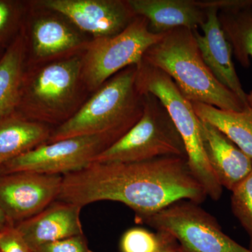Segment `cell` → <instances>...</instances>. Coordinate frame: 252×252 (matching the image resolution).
<instances>
[{
	"label": "cell",
	"mask_w": 252,
	"mask_h": 252,
	"mask_svg": "<svg viewBox=\"0 0 252 252\" xmlns=\"http://www.w3.org/2000/svg\"><path fill=\"white\" fill-rule=\"evenodd\" d=\"M32 252H93L84 235H77L40 245Z\"/></svg>",
	"instance_id": "24"
},
{
	"label": "cell",
	"mask_w": 252,
	"mask_h": 252,
	"mask_svg": "<svg viewBox=\"0 0 252 252\" xmlns=\"http://www.w3.org/2000/svg\"><path fill=\"white\" fill-rule=\"evenodd\" d=\"M9 220H8L7 217H6L4 212L0 207V233L4 231L5 230L9 228V227L13 226Z\"/></svg>",
	"instance_id": "27"
},
{
	"label": "cell",
	"mask_w": 252,
	"mask_h": 252,
	"mask_svg": "<svg viewBox=\"0 0 252 252\" xmlns=\"http://www.w3.org/2000/svg\"><path fill=\"white\" fill-rule=\"evenodd\" d=\"M163 241L158 252H186L172 235L164 232Z\"/></svg>",
	"instance_id": "26"
},
{
	"label": "cell",
	"mask_w": 252,
	"mask_h": 252,
	"mask_svg": "<svg viewBox=\"0 0 252 252\" xmlns=\"http://www.w3.org/2000/svg\"><path fill=\"white\" fill-rule=\"evenodd\" d=\"M63 176L22 171L0 175V207L12 225L57 200Z\"/></svg>",
	"instance_id": "11"
},
{
	"label": "cell",
	"mask_w": 252,
	"mask_h": 252,
	"mask_svg": "<svg viewBox=\"0 0 252 252\" xmlns=\"http://www.w3.org/2000/svg\"><path fill=\"white\" fill-rule=\"evenodd\" d=\"M52 131L16 111L0 118V166L48 142Z\"/></svg>",
	"instance_id": "17"
},
{
	"label": "cell",
	"mask_w": 252,
	"mask_h": 252,
	"mask_svg": "<svg viewBox=\"0 0 252 252\" xmlns=\"http://www.w3.org/2000/svg\"><path fill=\"white\" fill-rule=\"evenodd\" d=\"M165 157L187 158L185 145L160 99L145 94L143 114L139 122L94 162H135Z\"/></svg>",
	"instance_id": "6"
},
{
	"label": "cell",
	"mask_w": 252,
	"mask_h": 252,
	"mask_svg": "<svg viewBox=\"0 0 252 252\" xmlns=\"http://www.w3.org/2000/svg\"><path fill=\"white\" fill-rule=\"evenodd\" d=\"M29 4L63 16L94 39L115 35L137 16L127 0H40Z\"/></svg>",
	"instance_id": "10"
},
{
	"label": "cell",
	"mask_w": 252,
	"mask_h": 252,
	"mask_svg": "<svg viewBox=\"0 0 252 252\" xmlns=\"http://www.w3.org/2000/svg\"><path fill=\"white\" fill-rule=\"evenodd\" d=\"M199 124L212 171L221 187L232 191L252 171V158L215 126L200 119Z\"/></svg>",
	"instance_id": "15"
},
{
	"label": "cell",
	"mask_w": 252,
	"mask_h": 252,
	"mask_svg": "<svg viewBox=\"0 0 252 252\" xmlns=\"http://www.w3.org/2000/svg\"><path fill=\"white\" fill-rule=\"evenodd\" d=\"M82 207L56 200L43 211L15 225L32 252L40 245L84 235Z\"/></svg>",
	"instance_id": "14"
},
{
	"label": "cell",
	"mask_w": 252,
	"mask_h": 252,
	"mask_svg": "<svg viewBox=\"0 0 252 252\" xmlns=\"http://www.w3.org/2000/svg\"><path fill=\"white\" fill-rule=\"evenodd\" d=\"M102 136H79L46 142L0 166V175L28 171L65 175L84 170L112 145Z\"/></svg>",
	"instance_id": "9"
},
{
	"label": "cell",
	"mask_w": 252,
	"mask_h": 252,
	"mask_svg": "<svg viewBox=\"0 0 252 252\" xmlns=\"http://www.w3.org/2000/svg\"><path fill=\"white\" fill-rule=\"evenodd\" d=\"M231 208L252 240V170L232 190Z\"/></svg>",
	"instance_id": "23"
},
{
	"label": "cell",
	"mask_w": 252,
	"mask_h": 252,
	"mask_svg": "<svg viewBox=\"0 0 252 252\" xmlns=\"http://www.w3.org/2000/svg\"><path fill=\"white\" fill-rule=\"evenodd\" d=\"M197 117L210 123L224 134L252 158V109L243 111L222 110L203 103L191 102Z\"/></svg>",
	"instance_id": "19"
},
{
	"label": "cell",
	"mask_w": 252,
	"mask_h": 252,
	"mask_svg": "<svg viewBox=\"0 0 252 252\" xmlns=\"http://www.w3.org/2000/svg\"><path fill=\"white\" fill-rule=\"evenodd\" d=\"M250 250L252 251V240H251V243H250Z\"/></svg>",
	"instance_id": "30"
},
{
	"label": "cell",
	"mask_w": 252,
	"mask_h": 252,
	"mask_svg": "<svg viewBox=\"0 0 252 252\" xmlns=\"http://www.w3.org/2000/svg\"><path fill=\"white\" fill-rule=\"evenodd\" d=\"M164 232L152 233L145 228L134 227L126 230L120 242L122 252H158L161 247Z\"/></svg>",
	"instance_id": "22"
},
{
	"label": "cell",
	"mask_w": 252,
	"mask_h": 252,
	"mask_svg": "<svg viewBox=\"0 0 252 252\" xmlns=\"http://www.w3.org/2000/svg\"><path fill=\"white\" fill-rule=\"evenodd\" d=\"M28 9V3L0 0V47L6 49L19 34Z\"/></svg>",
	"instance_id": "21"
},
{
	"label": "cell",
	"mask_w": 252,
	"mask_h": 252,
	"mask_svg": "<svg viewBox=\"0 0 252 252\" xmlns=\"http://www.w3.org/2000/svg\"><path fill=\"white\" fill-rule=\"evenodd\" d=\"M22 29L28 45L26 67L84 52L86 41L72 26L55 16H33L27 9Z\"/></svg>",
	"instance_id": "12"
},
{
	"label": "cell",
	"mask_w": 252,
	"mask_h": 252,
	"mask_svg": "<svg viewBox=\"0 0 252 252\" xmlns=\"http://www.w3.org/2000/svg\"><path fill=\"white\" fill-rule=\"evenodd\" d=\"M27 58V40L21 29L0 56V118L17 107Z\"/></svg>",
	"instance_id": "18"
},
{
	"label": "cell",
	"mask_w": 252,
	"mask_h": 252,
	"mask_svg": "<svg viewBox=\"0 0 252 252\" xmlns=\"http://www.w3.org/2000/svg\"><path fill=\"white\" fill-rule=\"evenodd\" d=\"M162 35L152 33L148 20L137 16L115 35L89 41L82 53V79L88 91L95 92L123 69L140 64L146 51Z\"/></svg>",
	"instance_id": "7"
},
{
	"label": "cell",
	"mask_w": 252,
	"mask_h": 252,
	"mask_svg": "<svg viewBox=\"0 0 252 252\" xmlns=\"http://www.w3.org/2000/svg\"><path fill=\"white\" fill-rule=\"evenodd\" d=\"M142 61L170 76L190 102L236 112L249 107L213 75L202 57L192 30L177 28L164 33L146 51Z\"/></svg>",
	"instance_id": "2"
},
{
	"label": "cell",
	"mask_w": 252,
	"mask_h": 252,
	"mask_svg": "<svg viewBox=\"0 0 252 252\" xmlns=\"http://www.w3.org/2000/svg\"><path fill=\"white\" fill-rule=\"evenodd\" d=\"M1 234H2V232H1V233H0V238H1Z\"/></svg>",
	"instance_id": "31"
},
{
	"label": "cell",
	"mask_w": 252,
	"mask_h": 252,
	"mask_svg": "<svg viewBox=\"0 0 252 252\" xmlns=\"http://www.w3.org/2000/svg\"><path fill=\"white\" fill-rule=\"evenodd\" d=\"M137 16L149 21V31L162 34L170 30H196L207 21L203 0H127Z\"/></svg>",
	"instance_id": "16"
},
{
	"label": "cell",
	"mask_w": 252,
	"mask_h": 252,
	"mask_svg": "<svg viewBox=\"0 0 252 252\" xmlns=\"http://www.w3.org/2000/svg\"><path fill=\"white\" fill-rule=\"evenodd\" d=\"M207 197L187 158L165 157L135 162H94L63 176L57 200L86 206L115 201L130 207L137 220L180 200L200 204Z\"/></svg>",
	"instance_id": "1"
},
{
	"label": "cell",
	"mask_w": 252,
	"mask_h": 252,
	"mask_svg": "<svg viewBox=\"0 0 252 252\" xmlns=\"http://www.w3.org/2000/svg\"><path fill=\"white\" fill-rule=\"evenodd\" d=\"M0 252H32L28 244L14 225L2 232L0 238Z\"/></svg>",
	"instance_id": "25"
},
{
	"label": "cell",
	"mask_w": 252,
	"mask_h": 252,
	"mask_svg": "<svg viewBox=\"0 0 252 252\" xmlns=\"http://www.w3.org/2000/svg\"><path fill=\"white\" fill-rule=\"evenodd\" d=\"M199 205L180 200L137 220L172 235L186 252H252L225 235Z\"/></svg>",
	"instance_id": "8"
},
{
	"label": "cell",
	"mask_w": 252,
	"mask_h": 252,
	"mask_svg": "<svg viewBox=\"0 0 252 252\" xmlns=\"http://www.w3.org/2000/svg\"><path fill=\"white\" fill-rule=\"evenodd\" d=\"M5 49H3V48L0 47V56H1V54H3V52H4Z\"/></svg>",
	"instance_id": "29"
},
{
	"label": "cell",
	"mask_w": 252,
	"mask_h": 252,
	"mask_svg": "<svg viewBox=\"0 0 252 252\" xmlns=\"http://www.w3.org/2000/svg\"><path fill=\"white\" fill-rule=\"evenodd\" d=\"M248 103L249 107L252 109V91L248 94Z\"/></svg>",
	"instance_id": "28"
},
{
	"label": "cell",
	"mask_w": 252,
	"mask_h": 252,
	"mask_svg": "<svg viewBox=\"0 0 252 252\" xmlns=\"http://www.w3.org/2000/svg\"><path fill=\"white\" fill-rule=\"evenodd\" d=\"M137 65L123 69L85 101L70 119L57 126L48 142L79 136H102L114 144L142 117L144 94L136 84Z\"/></svg>",
	"instance_id": "3"
},
{
	"label": "cell",
	"mask_w": 252,
	"mask_h": 252,
	"mask_svg": "<svg viewBox=\"0 0 252 252\" xmlns=\"http://www.w3.org/2000/svg\"><path fill=\"white\" fill-rule=\"evenodd\" d=\"M219 11H207V21L198 29L193 30L199 50L205 64L222 85L236 94L247 107L248 94L244 91L232 59L233 50L224 35L218 18Z\"/></svg>",
	"instance_id": "13"
},
{
	"label": "cell",
	"mask_w": 252,
	"mask_h": 252,
	"mask_svg": "<svg viewBox=\"0 0 252 252\" xmlns=\"http://www.w3.org/2000/svg\"><path fill=\"white\" fill-rule=\"evenodd\" d=\"M136 84L142 94H153L160 99L182 137L193 175L205 189L207 196L218 200L223 187L207 160L200 134V119L191 102L182 94L170 76L143 61L137 65Z\"/></svg>",
	"instance_id": "5"
},
{
	"label": "cell",
	"mask_w": 252,
	"mask_h": 252,
	"mask_svg": "<svg viewBox=\"0 0 252 252\" xmlns=\"http://www.w3.org/2000/svg\"><path fill=\"white\" fill-rule=\"evenodd\" d=\"M86 89L82 54L26 67L16 112L30 120L59 126L79 110Z\"/></svg>",
	"instance_id": "4"
},
{
	"label": "cell",
	"mask_w": 252,
	"mask_h": 252,
	"mask_svg": "<svg viewBox=\"0 0 252 252\" xmlns=\"http://www.w3.org/2000/svg\"><path fill=\"white\" fill-rule=\"evenodd\" d=\"M218 18L233 54L241 65L248 67L252 59V0L219 11Z\"/></svg>",
	"instance_id": "20"
}]
</instances>
